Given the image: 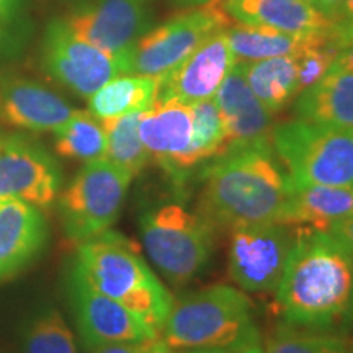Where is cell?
Segmentation results:
<instances>
[{
    "mask_svg": "<svg viewBox=\"0 0 353 353\" xmlns=\"http://www.w3.org/2000/svg\"><path fill=\"white\" fill-rule=\"evenodd\" d=\"M193 132L188 149L176 161L172 179L182 185L198 165L211 162L226 152V128L216 101L205 100L192 105Z\"/></svg>",
    "mask_w": 353,
    "mask_h": 353,
    "instance_id": "cell-23",
    "label": "cell"
},
{
    "mask_svg": "<svg viewBox=\"0 0 353 353\" xmlns=\"http://www.w3.org/2000/svg\"><path fill=\"white\" fill-rule=\"evenodd\" d=\"M304 2H309V3H311V2H312V0H304Z\"/></svg>",
    "mask_w": 353,
    "mask_h": 353,
    "instance_id": "cell-41",
    "label": "cell"
},
{
    "mask_svg": "<svg viewBox=\"0 0 353 353\" xmlns=\"http://www.w3.org/2000/svg\"><path fill=\"white\" fill-rule=\"evenodd\" d=\"M179 2L183 3V6L193 7V6H206V3L211 2V0H179Z\"/></svg>",
    "mask_w": 353,
    "mask_h": 353,
    "instance_id": "cell-38",
    "label": "cell"
},
{
    "mask_svg": "<svg viewBox=\"0 0 353 353\" xmlns=\"http://www.w3.org/2000/svg\"><path fill=\"white\" fill-rule=\"evenodd\" d=\"M339 51H341V48L335 41L334 34H330V37L312 44L306 50L294 52L298 63L299 94L304 88L314 85L316 82H319L327 74V70L332 68L335 59H337Z\"/></svg>",
    "mask_w": 353,
    "mask_h": 353,
    "instance_id": "cell-30",
    "label": "cell"
},
{
    "mask_svg": "<svg viewBox=\"0 0 353 353\" xmlns=\"http://www.w3.org/2000/svg\"><path fill=\"white\" fill-rule=\"evenodd\" d=\"M353 257L327 231H299L276 288L278 311L294 327L327 329L350 312Z\"/></svg>",
    "mask_w": 353,
    "mask_h": 353,
    "instance_id": "cell-1",
    "label": "cell"
},
{
    "mask_svg": "<svg viewBox=\"0 0 353 353\" xmlns=\"http://www.w3.org/2000/svg\"><path fill=\"white\" fill-rule=\"evenodd\" d=\"M350 214H353V187H293L280 224H307L325 231L334 221Z\"/></svg>",
    "mask_w": 353,
    "mask_h": 353,
    "instance_id": "cell-21",
    "label": "cell"
},
{
    "mask_svg": "<svg viewBox=\"0 0 353 353\" xmlns=\"http://www.w3.org/2000/svg\"><path fill=\"white\" fill-rule=\"evenodd\" d=\"M46 237V221L39 208L20 200L0 201V278L37 257Z\"/></svg>",
    "mask_w": 353,
    "mask_h": 353,
    "instance_id": "cell-19",
    "label": "cell"
},
{
    "mask_svg": "<svg viewBox=\"0 0 353 353\" xmlns=\"http://www.w3.org/2000/svg\"><path fill=\"white\" fill-rule=\"evenodd\" d=\"M226 34L234 56L244 61H262L294 54L330 37L332 32L286 33L267 26L237 23L226 28Z\"/></svg>",
    "mask_w": 353,
    "mask_h": 353,
    "instance_id": "cell-22",
    "label": "cell"
},
{
    "mask_svg": "<svg viewBox=\"0 0 353 353\" xmlns=\"http://www.w3.org/2000/svg\"><path fill=\"white\" fill-rule=\"evenodd\" d=\"M54 149L61 157L92 162L105 159L107 134L100 120L90 112L76 110L72 117L56 130Z\"/></svg>",
    "mask_w": 353,
    "mask_h": 353,
    "instance_id": "cell-27",
    "label": "cell"
},
{
    "mask_svg": "<svg viewBox=\"0 0 353 353\" xmlns=\"http://www.w3.org/2000/svg\"><path fill=\"white\" fill-rule=\"evenodd\" d=\"M76 110L59 95L25 79L10 77L0 88V118L7 125L30 131H56Z\"/></svg>",
    "mask_w": 353,
    "mask_h": 353,
    "instance_id": "cell-16",
    "label": "cell"
},
{
    "mask_svg": "<svg viewBox=\"0 0 353 353\" xmlns=\"http://www.w3.org/2000/svg\"><path fill=\"white\" fill-rule=\"evenodd\" d=\"M79 39L125 61L149 26L145 0H99L64 20Z\"/></svg>",
    "mask_w": 353,
    "mask_h": 353,
    "instance_id": "cell-13",
    "label": "cell"
},
{
    "mask_svg": "<svg viewBox=\"0 0 353 353\" xmlns=\"http://www.w3.org/2000/svg\"><path fill=\"white\" fill-rule=\"evenodd\" d=\"M132 176L107 159L87 162L57 200L65 236L87 242L117 221Z\"/></svg>",
    "mask_w": 353,
    "mask_h": 353,
    "instance_id": "cell-7",
    "label": "cell"
},
{
    "mask_svg": "<svg viewBox=\"0 0 353 353\" xmlns=\"http://www.w3.org/2000/svg\"><path fill=\"white\" fill-rule=\"evenodd\" d=\"M272 145L293 187H353V130L294 120L273 128Z\"/></svg>",
    "mask_w": 353,
    "mask_h": 353,
    "instance_id": "cell-5",
    "label": "cell"
},
{
    "mask_svg": "<svg viewBox=\"0 0 353 353\" xmlns=\"http://www.w3.org/2000/svg\"><path fill=\"white\" fill-rule=\"evenodd\" d=\"M312 6H314L317 10L324 13L325 17L330 20L335 19L339 10H341L343 0H312Z\"/></svg>",
    "mask_w": 353,
    "mask_h": 353,
    "instance_id": "cell-34",
    "label": "cell"
},
{
    "mask_svg": "<svg viewBox=\"0 0 353 353\" xmlns=\"http://www.w3.org/2000/svg\"><path fill=\"white\" fill-rule=\"evenodd\" d=\"M228 25L229 17L211 2L179 13L138 39L128 56V74L164 77Z\"/></svg>",
    "mask_w": 353,
    "mask_h": 353,
    "instance_id": "cell-8",
    "label": "cell"
},
{
    "mask_svg": "<svg viewBox=\"0 0 353 353\" xmlns=\"http://www.w3.org/2000/svg\"><path fill=\"white\" fill-rule=\"evenodd\" d=\"M234 64L236 56L229 46L226 30H221L200 44L169 74L157 79L156 101L193 105L214 99Z\"/></svg>",
    "mask_w": 353,
    "mask_h": 353,
    "instance_id": "cell-14",
    "label": "cell"
},
{
    "mask_svg": "<svg viewBox=\"0 0 353 353\" xmlns=\"http://www.w3.org/2000/svg\"><path fill=\"white\" fill-rule=\"evenodd\" d=\"M294 237L286 224L262 223L232 229L229 273L241 288L276 291Z\"/></svg>",
    "mask_w": 353,
    "mask_h": 353,
    "instance_id": "cell-9",
    "label": "cell"
},
{
    "mask_svg": "<svg viewBox=\"0 0 353 353\" xmlns=\"http://www.w3.org/2000/svg\"><path fill=\"white\" fill-rule=\"evenodd\" d=\"M229 19L286 33L332 32V20L304 0H211Z\"/></svg>",
    "mask_w": 353,
    "mask_h": 353,
    "instance_id": "cell-18",
    "label": "cell"
},
{
    "mask_svg": "<svg viewBox=\"0 0 353 353\" xmlns=\"http://www.w3.org/2000/svg\"><path fill=\"white\" fill-rule=\"evenodd\" d=\"M139 138L151 161L172 176L176 161L192 143V105L162 101L141 113Z\"/></svg>",
    "mask_w": 353,
    "mask_h": 353,
    "instance_id": "cell-17",
    "label": "cell"
},
{
    "mask_svg": "<svg viewBox=\"0 0 353 353\" xmlns=\"http://www.w3.org/2000/svg\"><path fill=\"white\" fill-rule=\"evenodd\" d=\"M185 353H229L226 350H188Z\"/></svg>",
    "mask_w": 353,
    "mask_h": 353,
    "instance_id": "cell-39",
    "label": "cell"
},
{
    "mask_svg": "<svg viewBox=\"0 0 353 353\" xmlns=\"http://www.w3.org/2000/svg\"><path fill=\"white\" fill-rule=\"evenodd\" d=\"M214 228L203 216L170 203L141 218V236L151 262L172 285L188 283L208 263Z\"/></svg>",
    "mask_w": 353,
    "mask_h": 353,
    "instance_id": "cell-6",
    "label": "cell"
},
{
    "mask_svg": "<svg viewBox=\"0 0 353 353\" xmlns=\"http://www.w3.org/2000/svg\"><path fill=\"white\" fill-rule=\"evenodd\" d=\"M201 216L213 228L280 223L293 185L273 145L228 152L200 170Z\"/></svg>",
    "mask_w": 353,
    "mask_h": 353,
    "instance_id": "cell-2",
    "label": "cell"
},
{
    "mask_svg": "<svg viewBox=\"0 0 353 353\" xmlns=\"http://www.w3.org/2000/svg\"><path fill=\"white\" fill-rule=\"evenodd\" d=\"M350 314H352V319H353V293H352V303H350Z\"/></svg>",
    "mask_w": 353,
    "mask_h": 353,
    "instance_id": "cell-40",
    "label": "cell"
},
{
    "mask_svg": "<svg viewBox=\"0 0 353 353\" xmlns=\"http://www.w3.org/2000/svg\"><path fill=\"white\" fill-rule=\"evenodd\" d=\"M94 353H175L172 352L161 337L149 341L117 342L94 348Z\"/></svg>",
    "mask_w": 353,
    "mask_h": 353,
    "instance_id": "cell-31",
    "label": "cell"
},
{
    "mask_svg": "<svg viewBox=\"0 0 353 353\" xmlns=\"http://www.w3.org/2000/svg\"><path fill=\"white\" fill-rule=\"evenodd\" d=\"M157 85L154 77L123 74L88 97V112L100 121L132 112H145L156 103Z\"/></svg>",
    "mask_w": 353,
    "mask_h": 353,
    "instance_id": "cell-25",
    "label": "cell"
},
{
    "mask_svg": "<svg viewBox=\"0 0 353 353\" xmlns=\"http://www.w3.org/2000/svg\"><path fill=\"white\" fill-rule=\"evenodd\" d=\"M69 294L79 334L87 348L161 337L139 316L88 285L76 267L69 275Z\"/></svg>",
    "mask_w": 353,
    "mask_h": 353,
    "instance_id": "cell-12",
    "label": "cell"
},
{
    "mask_svg": "<svg viewBox=\"0 0 353 353\" xmlns=\"http://www.w3.org/2000/svg\"><path fill=\"white\" fill-rule=\"evenodd\" d=\"M229 353H263V350L260 348V345H252V347H245V348H241V350H234Z\"/></svg>",
    "mask_w": 353,
    "mask_h": 353,
    "instance_id": "cell-37",
    "label": "cell"
},
{
    "mask_svg": "<svg viewBox=\"0 0 353 353\" xmlns=\"http://www.w3.org/2000/svg\"><path fill=\"white\" fill-rule=\"evenodd\" d=\"M325 231L341 242L353 257V214L334 221L332 224H329V228Z\"/></svg>",
    "mask_w": 353,
    "mask_h": 353,
    "instance_id": "cell-33",
    "label": "cell"
},
{
    "mask_svg": "<svg viewBox=\"0 0 353 353\" xmlns=\"http://www.w3.org/2000/svg\"><path fill=\"white\" fill-rule=\"evenodd\" d=\"M332 34L339 48L353 41V0H343L341 10L332 20Z\"/></svg>",
    "mask_w": 353,
    "mask_h": 353,
    "instance_id": "cell-32",
    "label": "cell"
},
{
    "mask_svg": "<svg viewBox=\"0 0 353 353\" xmlns=\"http://www.w3.org/2000/svg\"><path fill=\"white\" fill-rule=\"evenodd\" d=\"M294 112L303 121L353 130V72L334 63L319 82L299 94Z\"/></svg>",
    "mask_w": 353,
    "mask_h": 353,
    "instance_id": "cell-20",
    "label": "cell"
},
{
    "mask_svg": "<svg viewBox=\"0 0 353 353\" xmlns=\"http://www.w3.org/2000/svg\"><path fill=\"white\" fill-rule=\"evenodd\" d=\"M23 353H77L76 339L57 309H48L30 322Z\"/></svg>",
    "mask_w": 353,
    "mask_h": 353,
    "instance_id": "cell-29",
    "label": "cell"
},
{
    "mask_svg": "<svg viewBox=\"0 0 353 353\" xmlns=\"http://www.w3.org/2000/svg\"><path fill=\"white\" fill-rule=\"evenodd\" d=\"M161 339L172 352L226 350L259 345L252 303L242 291L213 285L172 304Z\"/></svg>",
    "mask_w": 353,
    "mask_h": 353,
    "instance_id": "cell-4",
    "label": "cell"
},
{
    "mask_svg": "<svg viewBox=\"0 0 353 353\" xmlns=\"http://www.w3.org/2000/svg\"><path fill=\"white\" fill-rule=\"evenodd\" d=\"M143 112H132L123 117L101 120L107 134V152L105 159L117 167L136 176L151 162L148 149L139 138V118Z\"/></svg>",
    "mask_w": 353,
    "mask_h": 353,
    "instance_id": "cell-26",
    "label": "cell"
},
{
    "mask_svg": "<svg viewBox=\"0 0 353 353\" xmlns=\"http://www.w3.org/2000/svg\"><path fill=\"white\" fill-rule=\"evenodd\" d=\"M250 90L270 113L283 110L299 94L296 56L286 54L270 59L242 63Z\"/></svg>",
    "mask_w": 353,
    "mask_h": 353,
    "instance_id": "cell-24",
    "label": "cell"
},
{
    "mask_svg": "<svg viewBox=\"0 0 353 353\" xmlns=\"http://www.w3.org/2000/svg\"><path fill=\"white\" fill-rule=\"evenodd\" d=\"M17 0H0V26L12 17Z\"/></svg>",
    "mask_w": 353,
    "mask_h": 353,
    "instance_id": "cell-36",
    "label": "cell"
},
{
    "mask_svg": "<svg viewBox=\"0 0 353 353\" xmlns=\"http://www.w3.org/2000/svg\"><path fill=\"white\" fill-rule=\"evenodd\" d=\"M335 63L342 65V68H345L347 70H350V72H353V41L347 43L345 46L341 48Z\"/></svg>",
    "mask_w": 353,
    "mask_h": 353,
    "instance_id": "cell-35",
    "label": "cell"
},
{
    "mask_svg": "<svg viewBox=\"0 0 353 353\" xmlns=\"http://www.w3.org/2000/svg\"><path fill=\"white\" fill-rule=\"evenodd\" d=\"M43 63L52 79L82 97L94 95L112 79L128 74L125 61L79 39L61 20L48 26Z\"/></svg>",
    "mask_w": 353,
    "mask_h": 353,
    "instance_id": "cell-10",
    "label": "cell"
},
{
    "mask_svg": "<svg viewBox=\"0 0 353 353\" xmlns=\"http://www.w3.org/2000/svg\"><path fill=\"white\" fill-rule=\"evenodd\" d=\"M263 353H353V345L339 335L286 324L267 339Z\"/></svg>",
    "mask_w": 353,
    "mask_h": 353,
    "instance_id": "cell-28",
    "label": "cell"
},
{
    "mask_svg": "<svg viewBox=\"0 0 353 353\" xmlns=\"http://www.w3.org/2000/svg\"><path fill=\"white\" fill-rule=\"evenodd\" d=\"M74 267L87 283L148 322L161 335L174 304L138 247L107 231L79 245Z\"/></svg>",
    "mask_w": 353,
    "mask_h": 353,
    "instance_id": "cell-3",
    "label": "cell"
},
{
    "mask_svg": "<svg viewBox=\"0 0 353 353\" xmlns=\"http://www.w3.org/2000/svg\"><path fill=\"white\" fill-rule=\"evenodd\" d=\"M61 183L59 165L41 145L21 136H0V201L48 208L57 200Z\"/></svg>",
    "mask_w": 353,
    "mask_h": 353,
    "instance_id": "cell-11",
    "label": "cell"
},
{
    "mask_svg": "<svg viewBox=\"0 0 353 353\" xmlns=\"http://www.w3.org/2000/svg\"><path fill=\"white\" fill-rule=\"evenodd\" d=\"M214 101L226 128L224 154L272 145V113L250 90L242 63L234 64L216 92Z\"/></svg>",
    "mask_w": 353,
    "mask_h": 353,
    "instance_id": "cell-15",
    "label": "cell"
}]
</instances>
